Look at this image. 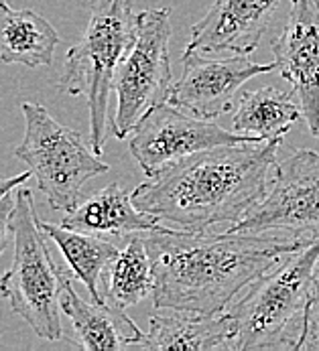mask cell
<instances>
[{
  "label": "cell",
  "instance_id": "1",
  "mask_svg": "<svg viewBox=\"0 0 319 351\" xmlns=\"http://www.w3.org/2000/svg\"><path fill=\"white\" fill-rule=\"evenodd\" d=\"M159 311L222 315L281 260L309 242L242 232H185L163 226L143 234Z\"/></svg>",
  "mask_w": 319,
  "mask_h": 351
},
{
  "label": "cell",
  "instance_id": "2",
  "mask_svg": "<svg viewBox=\"0 0 319 351\" xmlns=\"http://www.w3.org/2000/svg\"><path fill=\"white\" fill-rule=\"evenodd\" d=\"M283 138L196 152L132 191L134 205L185 232L230 230L268 191Z\"/></svg>",
  "mask_w": 319,
  "mask_h": 351
},
{
  "label": "cell",
  "instance_id": "3",
  "mask_svg": "<svg viewBox=\"0 0 319 351\" xmlns=\"http://www.w3.org/2000/svg\"><path fill=\"white\" fill-rule=\"evenodd\" d=\"M137 41L132 0H90L84 35L67 49L59 90L80 96L90 110V145L102 156L106 147L108 100L116 71Z\"/></svg>",
  "mask_w": 319,
  "mask_h": 351
},
{
  "label": "cell",
  "instance_id": "4",
  "mask_svg": "<svg viewBox=\"0 0 319 351\" xmlns=\"http://www.w3.org/2000/svg\"><path fill=\"white\" fill-rule=\"evenodd\" d=\"M319 238L289 254L226 311L236 327L234 350H297L303 313L316 291Z\"/></svg>",
  "mask_w": 319,
  "mask_h": 351
},
{
  "label": "cell",
  "instance_id": "5",
  "mask_svg": "<svg viewBox=\"0 0 319 351\" xmlns=\"http://www.w3.org/2000/svg\"><path fill=\"white\" fill-rule=\"evenodd\" d=\"M8 226L14 242V258L12 266L0 276V295L37 337L59 341L63 339L59 295L67 274L59 272L51 258L45 242L47 236L39 226L35 199L27 183L14 193V209Z\"/></svg>",
  "mask_w": 319,
  "mask_h": 351
},
{
  "label": "cell",
  "instance_id": "6",
  "mask_svg": "<svg viewBox=\"0 0 319 351\" xmlns=\"http://www.w3.org/2000/svg\"><path fill=\"white\" fill-rule=\"evenodd\" d=\"M21 112L25 136L14 156L25 160L51 209L67 213L82 201L84 185L108 173L110 167L78 130L59 124L45 106L23 101Z\"/></svg>",
  "mask_w": 319,
  "mask_h": 351
},
{
  "label": "cell",
  "instance_id": "7",
  "mask_svg": "<svg viewBox=\"0 0 319 351\" xmlns=\"http://www.w3.org/2000/svg\"><path fill=\"white\" fill-rule=\"evenodd\" d=\"M171 8H147L137 14V41L122 59L116 80V112L112 132L124 141L155 106L169 101L171 73Z\"/></svg>",
  "mask_w": 319,
  "mask_h": 351
},
{
  "label": "cell",
  "instance_id": "8",
  "mask_svg": "<svg viewBox=\"0 0 319 351\" xmlns=\"http://www.w3.org/2000/svg\"><path fill=\"white\" fill-rule=\"evenodd\" d=\"M228 232L319 238V152L297 149L276 162L265 197Z\"/></svg>",
  "mask_w": 319,
  "mask_h": 351
},
{
  "label": "cell",
  "instance_id": "9",
  "mask_svg": "<svg viewBox=\"0 0 319 351\" xmlns=\"http://www.w3.org/2000/svg\"><path fill=\"white\" fill-rule=\"evenodd\" d=\"M261 141L252 134L222 128L210 118L193 116L171 101L155 106L130 132L128 149L147 177H155L171 165L196 152Z\"/></svg>",
  "mask_w": 319,
  "mask_h": 351
},
{
  "label": "cell",
  "instance_id": "10",
  "mask_svg": "<svg viewBox=\"0 0 319 351\" xmlns=\"http://www.w3.org/2000/svg\"><path fill=\"white\" fill-rule=\"evenodd\" d=\"M183 73L173 84L169 101L177 108L215 120L226 114L238 90L252 77L276 69V63H259L248 55L212 59L202 51H183Z\"/></svg>",
  "mask_w": 319,
  "mask_h": 351
},
{
  "label": "cell",
  "instance_id": "11",
  "mask_svg": "<svg viewBox=\"0 0 319 351\" xmlns=\"http://www.w3.org/2000/svg\"><path fill=\"white\" fill-rule=\"evenodd\" d=\"M270 51L309 132L319 141V0H291L287 23Z\"/></svg>",
  "mask_w": 319,
  "mask_h": 351
},
{
  "label": "cell",
  "instance_id": "12",
  "mask_svg": "<svg viewBox=\"0 0 319 351\" xmlns=\"http://www.w3.org/2000/svg\"><path fill=\"white\" fill-rule=\"evenodd\" d=\"M281 0H215L189 31L185 51L250 55L263 41Z\"/></svg>",
  "mask_w": 319,
  "mask_h": 351
},
{
  "label": "cell",
  "instance_id": "13",
  "mask_svg": "<svg viewBox=\"0 0 319 351\" xmlns=\"http://www.w3.org/2000/svg\"><path fill=\"white\" fill-rule=\"evenodd\" d=\"M61 313L69 319L75 346L86 351L124 350L143 346L147 333H143L124 308L108 301H84L69 276L63 278L59 295Z\"/></svg>",
  "mask_w": 319,
  "mask_h": 351
},
{
  "label": "cell",
  "instance_id": "14",
  "mask_svg": "<svg viewBox=\"0 0 319 351\" xmlns=\"http://www.w3.org/2000/svg\"><path fill=\"white\" fill-rule=\"evenodd\" d=\"M61 226L100 238H122L159 230L165 223H161L155 215L141 211L132 201V193H128L120 183H110L102 191L82 199L71 211H67Z\"/></svg>",
  "mask_w": 319,
  "mask_h": 351
},
{
  "label": "cell",
  "instance_id": "15",
  "mask_svg": "<svg viewBox=\"0 0 319 351\" xmlns=\"http://www.w3.org/2000/svg\"><path fill=\"white\" fill-rule=\"evenodd\" d=\"M236 327L228 313L198 315L167 311L153 315L141 348L145 350H234Z\"/></svg>",
  "mask_w": 319,
  "mask_h": 351
},
{
  "label": "cell",
  "instance_id": "16",
  "mask_svg": "<svg viewBox=\"0 0 319 351\" xmlns=\"http://www.w3.org/2000/svg\"><path fill=\"white\" fill-rule=\"evenodd\" d=\"M59 35L55 27L31 8H12L0 0V59L6 65H51Z\"/></svg>",
  "mask_w": 319,
  "mask_h": 351
},
{
  "label": "cell",
  "instance_id": "17",
  "mask_svg": "<svg viewBox=\"0 0 319 351\" xmlns=\"http://www.w3.org/2000/svg\"><path fill=\"white\" fill-rule=\"evenodd\" d=\"M301 118V106L291 94L265 86L240 96L232 116V126L236 132L252 134L261 141H274L285 138V134Z\"/></svg>",
  "mask_w": 319,
  "mask_h": 351
},
{
  "label": "cell",
  "instance_id": "18",
  "mask_svg": "<svg viewBox=\"0 0 319 351\" xmlns=\"http://www.w3.org/2000/svg\"><path fill=\"white\" fill-rule=\"evenodd\" d=\"M39 226L43 234L57 244L63 258L67 260L73 276L90 291V297L94 301H106L102 291V276L120 250L100 236L69 230L63 228L61 223L57 226V223L39 221Z\"/></svg>",
  "mask_w": 319,
  "mask_h": 351
},
{
  "label": "cell",
  "instance_id": "19",
  "mask_svg": "<svg viewBox=\"0 0 319 351\" xmlns=\"http://www.w3.org/2000/svg\"><path fill=\"white\" fill-rule=\"evenodd\" d=\"M155 278L143 234H134L106 270L104 299L120 308L134 306L153 293Z\"/></svg>",
  "mask_w": 319,
  "mask_h": 351
},
{
  "label": "cell",
  "instance_id": "20",
  "mask_svg": "<svg viewBox=\"0 0 319 351\" xmlns=\"http://www.w3.org/2000/svg\"><path fill=\"white\" fill-rule=\"evenodd\" d=\"M297 351H319V289L314 291L303 313V331Z\"/></svg>",
  "mask_w": 319,
  "mask_h": 351
},
{
  "label": "cell",
  "instance_id": "21",
  "mask_svg": "<svg viewBox=\"0 0 319 351\" xmlns=\"http://www.w3.org/2000/svg\"><path fill=\"white\" fill-rule=\"evenodd\" d=\"M12 209H14V197H10L8 193L0 199V256L8 248V232H10L8 223H10Z\"/></svg>",
  "mask_w": 319,
  "mask_h": 351
},
{
  "label": "cell",
  "instance_id": "22",
  "mask_svg": "<svg viewBox=\"0 0 319 351\" xmlns=\"http://www.w3.org/2000/svg\"><path fill=\"white\" fill-rule=\"evenodd\" d=\"M33 177V173H21V175H14V177H6V179H0V199L12 191H16L21 185H25L29 179Z\"/></svg>",
  "mask_w": 319,
  "mask_h": 351
},
{
  "label": "cell",
  "instance_id": "23",
  "mask_svg": "<svg viewBox=\"0 0 319 351\" xmlns=\"http://www.w3.org/2000/svg\"><path fill=\"white\" fill-rule=\"evenodd\" d=\"M316 289H319V262H318V268H316Z\"/></svg>",
  "mask_w": 319,
  "mask_h": 351
}]
</instances>
